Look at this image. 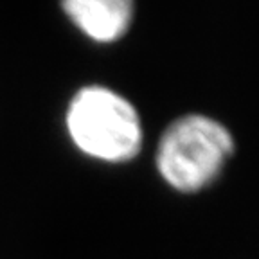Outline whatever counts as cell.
Listing matches in <instances>:
<instances>
[{
    "label": "cell",
    "mask_w": 259,
    "mask_h": 259,
    "mask_svg": "<svg viewBox=\"0 0 259 259\" xmlns=\"http://www.w3.org/2000/svg\"><path fill=\"white\" fill-rule=\"evenodd\" d=\"M61 6L81 32L101 44L119 40L134 18V0H61Z\"/></svg>",
    "instance_id": "cell-3"
},
{
    "label": "cell",
    "mask_w": 259,
    "mask_h": 259,
    "mask_svg": "<svg viewBox=\"0 0 259 259\" xmlns=\"http://www.w3.org/2000/svg\"><path fill=\"white\" fill-rule=\"evenodd\" d=\"M234 146L225 124L209 115L187 113L175 119L160 135L155 167L175 193L198 194L218 180Z\"/></svg>",
    "instance_id": "cell-1"
},
{
    "label": "cell",
    "mask_w": 259,
    "mask_h": 259,
    "mask_svg": "<svg viewBox=\"0 0 259 259\" xmlns=\"http://www.w3.org/2000/svg\"><path fill=\"white\" fill-rule=\"evenodd\" d=\"M65 128L77 151L105 164H126L142 150V122L135 106L106 87H85L70 99Z\"/></svg>",
    "instance_id": "cell-2"
}]
</instances>
